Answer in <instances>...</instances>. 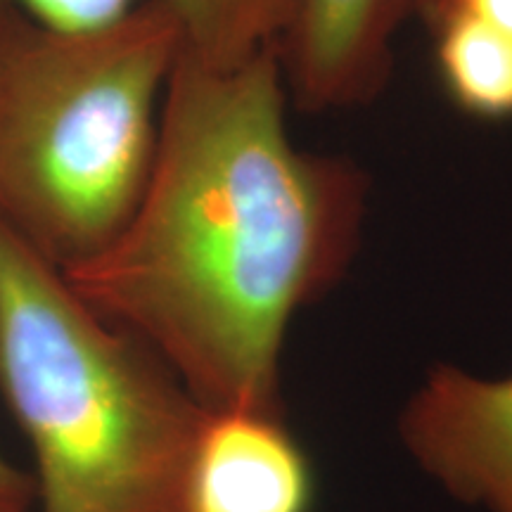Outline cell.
I'll use <instances>...</instances> for the list:
<instances>
[{"label": "cell", "instance_id": "6da1fadb", "mask_svg": "<svg viewBox=\"0 0 512 512\" xmlns=\"http://www.w3.org/2000/svg\"><path fill=\"white\" fill-rule=\"evenodd\" d=\"M290 107L275 43L238 67L185 46L136 214L105 252L64 271L209 413L283 415L290 323L347 278L361 247L366 169L299 145Z\"/></svg>", "mask_w": 512, "mask_h": 512}, {"label": "cell", "instance_id": "7a4b0ae2", "mask_svg": "<svg viewBox=\"0 0 512 512\" xmlns=\"http://www.w3.org/2000/svg\"><path fill=\"white\" fill-rule=\"evenodd\" d=\"M0 392L34 453L41 512H185L209 411L3 221Z\"/></svg>", "mask_w": 512, "mask_h": 512}, {"label": "cell", "instance_id": "3957f363", "mask_svg": "<svg viewBox=\"0 0 512 512\" xmlns=\"http://www.w3.org/2000/svg\"><path fill=\"white\" fill-rule=\"evenodd\" d=\"M183 48L164 0L81 31L0 5V221L62 273L136 214Z\"/></svg>", "mask_w": 512, "mask_h": 512}, {"label": "cell", "instance_id": "277c9868", "mask_svg": "<svg viewBox=\"0 0 512 512\" xmlns=\"http://www.w3.org/2000/svg\"><path fill=\"white\" fill-rule=\"evenodd\" d=\"M399 432L448 496L512 512V375L491 380L439 363L403 406Z\"/></svg>", "mask_w": 512, "mask_h": 512}, {"label": "cell", "instance_id": "5b68a950", "mask_svg": "<svg viewBox=\"0 0 512 512\" xmlns=\"http://www.w3.org/2000/svg\"><path fill=\"white\" fill-rule=\"evenodd\" d=\"M422 0H292L275 43L292 107L349 112L375 102L394 72L396 38Z\"/></svg>", "mask_w": 512, "mask_h": 512}, {"label": "cell", "instance_id": "8992f818", "mask_svg": "<svg viewBox=\"0 0 512 512\" xmlns=\"http://www.w3.org/2000/svg\"><path fill=\"white\" fill-rule=\"evenodd\" d=\"M316 477L283 415L209 413L185 479V512H311Z\"/></svg>", "mask_w": 512, "mask_h": 512}, {"label": "cell", "instance_id": "52a82bcc", "mask_svg": "<svg viewBox=\"0 0 512 512\" xmlns=\"http://www.w3.org/2000/svg\"><path fill=\"white\" fill-rule=\"evenodd\" d=\"M150 0H0L55 29H100ZM176 10L185 46L211 67H238L278 43L292 0H164Z\"/></svg>", "mask_w": 512, "mask_h": 512}, {"label": "cell", "instance_id": "ba28073f", "mask_svg": "<svg viewBox=\"0 0 512 512\" xmlns=\"http://www.w3.org/2000/svg\"><path fill=\"white\" fill-rule=\"evenodd\" d=\"M444 88L463 112L484 119L512 114V36L453 12L430 29Z\"/></svg>", "mask_w": 512, "mask_h": 512}, {"label": "cell", "instance_id": "9c48e42d", "mask_svg": "<svg viewBox=\"0 0 512 512\" xmlns=\"http://www.w3.org/2000/svg\"><path fill=\"white\" fill-rule=\"evenodd\" d=\"M463 12V15L477 17L491 27L512 36V0H444L441 8L427 19V27H437L441 19Z\"/></svg>", "mask_w": 512, "mask_h": 512}, {"label": "cell", "instance_id": "30bf717a", "mask_svg": "<svg viewBox=\"0 0 512 512\" xmlns=\"http://www.w3.org/2000/svg\"><path fill=\"white\" fill-rule=\"evenodd\" d=\"M34 505V479L0 453V512H31Z\"/></svg>", "mask_w": 512, "mask_h": 512}, {"label": "cell", "instance_id": "8fae6325", "mask_svg": "<svg viewBox=\"0 0 512 512\" xmlns=\"http://www.w3.org/2000/svg\"><path fill=\"white\" fill-rule=\"evenodd\" d=\"M441 3H444V0H422L418 17L422 19V22H427V19H430V17L434 15V12H437V10L441 8Z\"/></svg>", "mask_w": 512, "mask_h": 512}]
</instances>
